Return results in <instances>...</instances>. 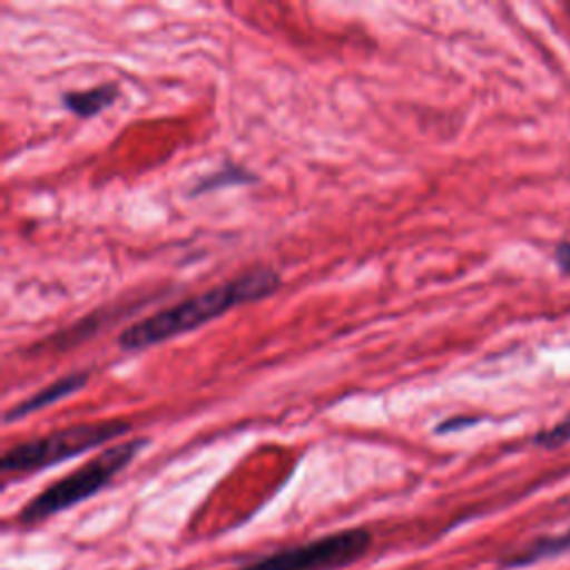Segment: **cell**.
Listing matches in <instances>:
<instances>
[{"label":"cell","instance_id":"7c38bea8","mask_svg":"<svg viewBox=\"0 0 570 570\" xmlns=\"http://www.w3.org/2000/svg\"><path fill=\"white\" fill-rule=\"evenodd\" d=\"M568 9H570V4H568Z\"/></svg>","mask_w":570,"mask_h":570},{"label":"cell","instance_id":"3957f363","mask_svg":"<svg viewBox=\"0 0 570 570\" xmlns=\"http://www.w3.org/2000/svg\"><path fill=\"white\" fill-rule=\"evenodd\" d=\"M131 425L122 419L109 421H91L78 423L69 428L53 430L42 436H33L29 441L16 443L0 456L2 474H29L45 468H51L60 461L78 456L91 448L105 445L122 434H127Z\"/></svg>","mask_w":570,"mask_h":570},{"label":"cell","instance_id":"52a82bcc","mask_svg":"<svg viewBox=\"0 0 570 570\" xmlns=\"http://www.w3.org/2000/svg\"><path fill=\"white\" fill-rule=\"evenodd\" d=\"M568 550H570V532L552 534V537H539V539L521 546L519 550L505 554L501 559V566H505V568H523V566H532V563L543 561V559L559 557V554H563Z\"/></svg>","mask_w":570,"mask_h":570},{"label":"cell","instance_id":"6da1fadb","mask_svg":"<svg viewBox=\"0 0 570 570\" xmlns=\"http://www.w3.org/2000/svg\"><path fill=\"white\" fill-rule=\"evenodd\" d=\"M278 287H281V274L274 267H254L216 287L187 296L169 307H163L127 325L118 334V347L125 352L147 350L178 334L191 332L223 316L232 307L272 296Z\"/></svg>","mask_w":570,"mask_h":570},{"label":"cell","instance_id":"9c48e42d","mask_svg":"<svg viewBox=\"0 0 570 570\" xmlns=\"http://www.w3.org/2000/svg\"><path fill=\"white\" fill-rule=\"evenodd\" d=\"M532 441H534V445L546 448V450H554V448L566 445L570 441V414L563 416L561 421H557L552 428L537 432Z\"/></svg>","mask_w":570,"mask_h":570},{"label":"cell","instance_id":"8fae6325","mask_svg":"<svg viewBox=\"0 0 570 570\" xmlns=\"http://www.w3.org/2000/svg\"><path fill=\"white\" fill-rule=\"evenodd\" d=\"M476 421H481L479 416H452V419H445V421H441L439 425H436V434H443V432H454V430H461V428H465V425H472V423H476Z\"/></svg>","mask_w":570,"mask_h":570},{"label":"cell","instance_id":"5b68a950","mask_svg":"<svg viewBox=\"0 0 570 570\" xmlns=\"http://www.w3.org/2000/svg\"><path fill=\"white\" fill-rule=\"evenodd\" d=\"M89 381V372L80 370V372H69L51 383H47L45 387L36 390L33 394H29L27 399L18 401L16 405H11L7 412H4V423H11V421H18V419H24L33 412H40L42 407L51 405V403H58L71 394H76L78 390H82Z\"/></svg>","mask_w":570,"mask_h":570},{"label":"cell","instance_id":"30bf717a","mask_svg":"<svg viewBox=\"0 0 570 570\" xmlns=\"http://www.w3.org/2000/svg\"><path fill=\"white\" fill-rule=\"evenodd\" d=\"M552 258H554V265L559 267V272L566 274V276H570V240L557 243Z\"/></svg>","mask_w":570,"mask_h":570},{"label":"cell","instance_id":"ba28073f","mask_svg":"<svg viewBox=\"0 0 570 570\" xmlns=\"http://www.w3.org/2000/svg\"><path fill=\"white\" fill-rule=\"evenodd\" d=\"M258 178L245 169L243 165L236 163H225L220 169H216L214 174H207L203 178H198L194 183V187L189 189V196H203L207 191L220 189V187H234V185H247V183H256Z\"/></svg>","mask_w":570,"mask_h":570},{"label":"cell","instance_id":"8992f818","mask_svg":"<svg viewBox=\"0 0 570 570\" xmlns=\"http://www.w3.org/2000/svg\"><path fill=\"white\" fill-rule=\"evenodd\" d=\"M118 96H120L118 85L102 82V85H96V87L82 89V91H65L60 96V100H62V107L67 111H71L73 116L94 118L100 111H105L107 107H111Z\"/></svg>","mask_w":570,"mask_h":570},{"label":"cell","instance_id":"277c9868","mask_svg":"<svg viewBox=\"0 0 570 570\" xmlns=\"http://www.w3.org/2000/svg\"><path fill=\"white\" fill-rule=\"evenodd\" d=\"M372 546L365 528H345L301 546L265 554L240 570H341L354 566Z\"/></svg>","mask_w":570,"mask_h":570},{"label":"cell","instance_id":"7a4b0ae2","mask_svg":"<svg viewBox=\"0 0 570 570\" xmlns=\"http://www.w3.org/2000/svg\"><path fill=\"white\" fill-rule=\"evenodd\" d=\"M147 443L149 439L138 436V439L120 441L105 448L80 468L71 470L69 474L60 476L58 481L47 485L42 492L31 497L18 512V521L22 525H36L58 512H65L91 499L102 488H107L114 481V476L122 472Z\"/></svg>","mask_w":570,"mask_h":570}]
</instances>
